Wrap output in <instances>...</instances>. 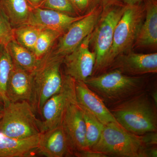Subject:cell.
I'll return each mask as SVG.
<instances>
[{"mask_svg":"<svg viewBox=\"0 0 157 157\" xmlns=\"http://www.w3.org/2000/svg\"><path fill=\"white\" fill-rule=\"evenodd\" d=\"M117 122L138 135L157 132V106L147 90L109 107Z\"/></svg>","mask_w":157,"mask_h":157,"instance_id":"1","label":"cell"},{"mask_svg":"<svg viewBox=\"0 0 157 157\" xmlns=\"http://www.w3.org/2000/svg\"><path fill=\"white\" fill-rule=\"evenodd\" d=\"M85 82L109 108L147 90L148 79L145 75L128 76L115 69L90 76Z\"/></svg>","mask_w":157,"mask_h":157,"instance_id":"2","label":"cell"},{"mask_svg":"<svg viewBox=\"0 0 157 157\" xmlns=\"http://www.w3.org/2000/svg\"><path fill=\"white\" fill-rule=\"evenodd\" d=\"M148 147L143 135L133 134L113 122L104 125L99 141L91 149L108 157H147Z\"/></svg>","mask_w":157,"mask_h":157,"instance_id":"3","label":"cell"},{"mask_svg":"<svg viewBox=\"0 0 157 157\" xmlns=\"http://www.w3.org/2000/svg\"><path fill=\"white\" fill-rule=\"evenodd\" d=\"M145 15L144 2L125 5L123 14L116 26L112 46L101 73L107 71L118 56L132 51Z\"/></svg>","mask_w":157,"mask_h":157,"instance_id":"4","label":"cell"},{"mask_svg":"<svg viewBox=\"0 0 157 157\" xmlns=\"http://www.w3.org/2000/svg\"><path fill=\"white\" fill-rule=\"evenodd\" d=\"M63 58L50 51L40 59L39 65L31 72L33 82L34 97L32 105L40 113L46 101L59 91L63 81L61 71Z\"/></svg>","mask_w":157,"mask_h":157,"instance_id":"5","label":"cell"},{"mask_svg":"<svg viewBox=\"0 0 157 157\" xmlns=\"http://www.w3.org/2000/svg\"><path fill=\"white\" fill-rule=\"evenodd\" d=\"M32 104L26 101L9 102L4 106L0 132L9 137L25 138L42 133V121L36 117Z\"/></svg>","mask_w":157,"mask_h":157,"instance_id":"6","label":"cell"},{"mask_svg":"<svg viewBox=\"0 0 157 157\" xmlns=\"http://www.w3.org/2000/svg\"><path fill=\"white\" fill-rule=\"evenodd\" d=\"M124 9V5L103 7L100 18L92 33L90 42L93 45L96 55V63L92 76L101 73L112 46L116 26Z\"/></svg>","mask_w":157,"mask_h":157,"instance_id":"7","label":"cell"},{"mask_svg":"<svg viewBox=\"0 0 157 157\" xmlns=\"http://www.w3.org/2000/svg\"><path fill=\"white\" fill-rule=\"evenodd\" d=\"M76 102L75 80L63 73L60 90L45 102L40 112L42 132L61 125L67 108L70 104Z\"/></svg>","mask_w":157,"mask_h":157,"instance_id":"8","label":"cell"},{"mask_svg":"<svg viewBox=\"0 0 157 157\" xmlns=\"http://www.w3.org/2000/svg\"><path fill=\"white\" fill-rule=\"evenodd\" d=\"M101 3L93 8L81 19L72 24L59 38L55 54L64 57L73 51L94 29L103 11Z\"/></svg>","mask_w":157,"mask_h":157,"instance_id":"9","label":"cell"},{"mask_svg":"<svg viewBox=\"0 0 157 157\" xmlns=\"http://www.w3.org/2000/svg\"><path fill=\"white\" fill-rule=\"evenodd\" d=\"M92 33L73 51L63 58L64 74L76 81L85 82L93 75L96 63V55L89 48Z\"/></svg>","mask_w":157,"mask_h":157,"instance_id":"10","label":"cell"},{"mask_svg":"<svg viewBox=\"0 0 157 157\" xmlns=\"http://www.w3.org/2000/svg\"><path fill=\"white\" fill-rule=\"evenodd\" d=\"M115 69L130 76L157 73V53H138L131 51L121 55L113 61L107 70Z\"/></svg>","mask_w":157,"mask_h":157,"instance_id":"11","label":"cell"},{"mask_svg":"<svg viewBox=\"0 0 157 157\" xmlns=\"http://www.w3.org/2000/svg\"><path fill=\"white\" fill-rule=\"evenodd\" d=\"M61 125L64 132L73 156L87 149L86 141V126L80 107L77 103H72L67 108Z\"/></svg>","mask_w":157,"mask_h":157,"instance_id":"12","label":"cell"},{"mask_svg":"<svg viewBox=\"0 0 157 157\" xmlns=\"http://www.w3.org/2000/svg\"><path fill=\"white\" fill-rule=\"evenodd\" d=\"M76 103L104 125L117 122L108 107L99 96L90 89L84 82L75 80Z\"/></svg>","mask_w":157,"mask_h":157,"instance_id":"13","label":"cell"},{"mask_svg":"<svg viewBox=\"0 0 157 157\" xmlns=\"http://www.w3.org/2000/svg\"><path fill=\"white\" fill-rule=\"evenodd\" d=\"M85 14L72 16L50 9L32 8L27 21L25 24L49 29L63 34L72 24L84 17Z\"/></svg>","mask_w":157,"mask_h":157,"instance_id":"14","label":"cell"},{"mask_svg":"<svg viewBox=\"0 0 157 157\" xmlns=\"http://www.w3.org/2000/svg\"><path fill=\"white\" fill-rule=\"evenodd\" d=\"M6 94L9 102L26 101L32 104L34 87L31 72L13 64L7 81Z\"/></svg>","mask_w":157,"mask_h":157,"instance_id":"15","label":"cell"},{"mask_svg":"<svg viewBox=\"0 0 157 157\" xmlns=\"http://www.w3.org/2000/svg\"><path fill=\"white\" fill-rule=\"evenodd\" d=\"M37 154L46 157L73 156L70 144L61 125L41 133Z\"/></svg>","mask_w":157,"mask_h":157,"instance_id":"16","label":"cell"},{"mask_svg":"<svg viewBox=\"0 0 157 157\" xmlns=\"http://www.w3.org/2000/svg\"><path fill=\"white\" fill-rule=\"evenodd\" d=\"M145 15L133 48H156L157 0H144Z\"/></svg>","mask_w":157,"mask_h":157,"instance_id":"17","label":"cell"},{"mask_svg":"<svg viewBox=\"0 0 157 157\" xmlns=\"http://www.w3.org/2000/svg\"><path fill=\"white\" fill-rule=\"evenodd\" d=\"M40 134L18 138L9 137L0 132V157L33 156L38 152Z\"/></svg>","mask_w":157,"mask_h":157,"instance_id":"18","label":"cell"},{"mask_svg":"<svg viewBox=\"0 0 157 157\" xmlns=\"http://www.w3.org/2000/svg\"><path fill=\"white\" fill-rule=\"evenodd\" d=\"M0 6L13 28L25 24L32 9L27 0H0Z\"/></svg>","mask_w":157,"mask_h":157,"instance_id":"19","label":"cell"},{"mask_svg":"<svg viewBox=\"0 0 157 157\" xmlns=\"http://www.w3.org/2000/svg\"><path fill=\"white\" fill-rule=\"evenodd\" d=\"M13 64L23 70L32 72L39 65L40 60L37 59L30 50L20 45L15 39L7 45Z\"/></svg>","mask_w":157,"mask_h":157,"instance_id":"20","label":"cell"},{"mask_svg":"<svg viewBox=\"0 0 157 157\" xmlns=\"http://www.w3.org/2000/svg\"><path fill=\"white\" fill-rule=\"evenodd\" d=\"M42 28L23 24L14 28V39L21 46L33 53L34 48Z\"/></svg>","mask_w":157,"mask_h":157,"instance_id":"21","label":"cell"},{"mask_svg":"<svg viewBox=\"0 0 157 157\" xmlns=\"http://www.w3.org/2000/svg\"><path fill=\"white\" fill-rule=\"evenodd\" d=\"M80 108L85 123L86 148L91 149L99 141L104 125L87 110Z\"/></svg>","mask_w":157,"mask_h":157,"instance_id":"22","label":"cell"},{"mask_svg":"<svg viewBox=\"0 0 157 157\" xmlns=\"http://www.w3.org/2000/svg\"><path fill=\"white\" fill-rule=\"evenodd\" d=\"M13 64L7 45L0 44V96L4 104L9 103L6 94V85Z\"/></svg>","mask_w":157,"mask_h":157,"instance_id":"23","label":"cell"},{"mask_svg":"<svg viewBox=\"0 0 157 157\" xmlns=\"http://www.w3.org/2000/svg\"><path fill=\"white\" fill-rule=\"evenodd\" d=\"M57 31L42 28L36 42L33 53L40 60L51 50L54 42L62 36Z\"/></svg>","mask_w":157,"mask_h":157,"instance_id":"24","label":"cell"},{"mask_svg":"<svg viewBox=\"0 0 157 157\" xmlns=\"http://www.w3.org/2000/svg\"><path fill=\"white\" fill-rule=\"evenodd\" d=\"M38 8L55 10L72 16H79L70 0H45Z\"/></svg>","mask_w":157,"mask_h":157,"instance_id":"25","label":"cell"},{"mask_svg":"<svg viewBox=\"0 0 157 157\" xmlns=\"http://www.w3.org/2000/svg\"><path fill=\"white\" fill-rule=\"evenodd\" d=\"M13 39L14 28L0 6V44L7 45Z\"/></svg>","mask_w":157,"mask_h":157,"instance_id":"26","label":"cell"},{"mask_svg":"<svg viewBox=\"0 0 157 157\" xmlns=\"http://www.w3.org/2000/svg\"><path fill=\"white\" fill-rule=\"evenodd\" d=\"M78 15H84L99 3L101 0H70Z\"/></svg>","mask_w":157,"mask_h":157,"instance_id":"27","label":"cell"},{"mask_svg":"<svg viewBox=\"0 0 157 157\" xmlns=\"http://www.w3.org/2000/svg\"><path fill=\"white\" fill-rule=\"evenodd\" d=\"M75 156L78 157H108L104 153L93 150L91 149H86L76 153Z\"/></svg>","mask_w":157,"mask_h":157,"instance_id":"28","label":"cell"},{"mask_svg":"<svg viewBox=\"0 0 157 157\" xmlns=\"http://www.w3.org/2000/svg\"><path fill=\"white\" fill-rule=\"evenodd\" d=\"M142 135H143L144 141L147 146L149 147L157 145V132H148Z\"/></svg>","mask_w":157,"mask_h":157,"instance_id":"29","label":"cell"},{"mask_svg":"<svg viewBox=\"0 0 157 157\" xmlns=\"http://www.w3.org/2000/svg\"><path fill=\"white\" fill-rule=\"evenodd\" d=\"M101 2L103 7L112 5L122 6L124 5L120 0H101Z\"/></svg>","mask_w":157,"mask_h":157,"instance_id":"30","label":"cell"},{"mask_svg":"<svg viewBox=\"0 0 157 157\" xmlns=\"http://www.w3.org/2000/svg\"><path fill=\"white\" fill-rule=\"evenodd\" d=\"M147 157H157V145L149 147L147 149Z\"/></svg>","mask_w":157,"mask_h":157,"instance_id":"31","label":"cell"},{"mask_svg":"<svg viewBox=\"0 0 157 157\" xmlns=\"http://www.w3.org/2000/svg\"><path fill=\"white\" fill-rule=\"evenodd\" d=\"M45 0H27L29 6L33 8H38Z\"/></svg>","mask_w":157,"mask_h":157,"instance_id":"32","label":"cell"},{"mask_svg":"<svg viewBox=\"0 0 157 157\" xmlns=\"http://www.w3.org/2000/svg\"><path fill=\"white\" fill-rule=\"evenodd\" d=\"M124 5H137V4H141L143 3L144 0H120Z\"/></svg>","mask_w":157,"mask_h":157,"instance_id":"33","label":"cell"},{"mask_svg":"<svg viewBox=\"0 0 157 157\" xmlns=\"http://www.w3.org/2000/svg\"><path fill=\"white\" fill-rule=\"evenodd\" d=\"M150 96L151 97L152 100L154 102L156 106H157V92L156 90H154L149 93Z\"/></svg>","mask_w":157,"mask_h":157,"instance_id":"34","label":"cell"},{"mask_svg":"<svg viewBox=\"0 0 157 157\" xmlns=\"http://www.w3.org/2000/svg\"><path fill=\"white\" fill-rule=\"evenodd\" d=\"M4 106H5V104H4V101H3L2 98L0 96V109L3 110L4 108Z\"/></svg>","mask_w":157,"mask_h":157,"instance_id":"35","label":"cell"},{"mask_svg":"<svg viewBox=\"0 0 157 157\" xmlns=\"http://www.w3.org/2000/svg\"><path fill=\"white\" fill-rule=\"evenodd\" d=\"M2 112L3 110H1L0 109V120H1V118H2Z\"/></svg>","mask_w":157,"mask_h":157,"instance_id":"36","label":"cell"}]
</instances>
